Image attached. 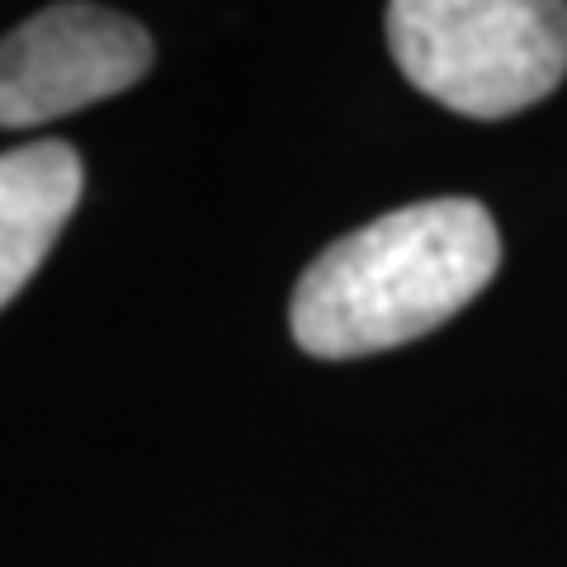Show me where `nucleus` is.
<instances>
[{
  "label": "nucleus",
  "instance_id": "obj_1",
  "mask_svg": "<svg viewBox=\"0 0 567 567\" xmlns=\"http://www.w3.org/2000/svg\"><path fill=\"white\" fill-rule=\"evenodd\" d=\"M502 265V233L477 199H425L331 241L293 289V341L317 360L406 346L464 312Z\"/></svg>",
  "mask_w": 567,
  "mask_h": 567
},
{
  "label": "nucleus",
  "instance_id": "obj_2",
  "mask_svg": "<svg viewBox=\"0 0 567 567\" xmlns=\"http://www.w3.org/2000/svg\"><path fill=\"white\" fill-rule=\"evenodd\" d=\"M388 43L421 95L468 118H506L567 76V6L398 0L388 6Z\"/></svg>",
  "mask_w": 567,
  "mask_h": 567
},
{
  "label": "nucleus",
  "instance_id": "obj_3",
  "mask_svg": "<svg viewBox=\"0 0 567 567\" xmlns=\"http://www.w3.org/2000/svg\"><path fill=\"white\" fill-rule=\"evenodd\" d=\"M152 39L104 6H52L0 39V128H39L147 76Z\"/></svg>",
  "mask_w": 567,
  "mask_h": 567
},
{
  "label": "nucleus",
  "instance_id": "obj_4",
  "mask_svg": "<svg viewBox=\"0 0 567 567\" xmlns=\"http://www.w3.org/2000/svg\"><path fill=\"white\" fill-rule=\"evenodd\" d=\"M81 156L66 142H29L0 156V308L33 279L81 204Z\"/></svg>",
  "mask_w": 567,
  "mask_h": 567
}]
</instances>
